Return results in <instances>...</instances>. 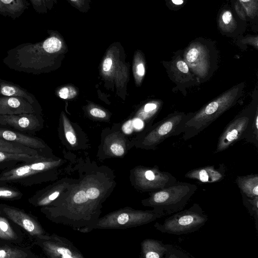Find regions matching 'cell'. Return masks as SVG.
Here are the masks:
<instances>
[{"mask_svg":"<svg viewBox=\"0 0 258 258\" xmlns=\"http://www.w3.org/2000/svg\"><path fill=\"white\" fill-rule=\"evenodd\" d=\"M47 33L48 36L40 42L22 43L9 50L3 63L15 71L32 75L46 71L54 56L66 47L59 32L48 30Z\"/></svg>","mask_w":258,"mask_h":258,"instance_id":"obj_1","label":"cell"},{"mask_svg":"<svg viewBox=\"0 0 258 258\" xmlns=\"http://www.w3.org/2000/svg\"><path fill=\"white\" fill-rule=\"evenodd\" d=\"M197 189L196 184L177 181L169 187L156 191L148 203L163 217L170 215L184 209Z\"/></svg>","mask_w":258,"mask_h":258,"instance_id":"obj_2","label":"cell"},{"mask_svg":"<svg viewBox=\"0 0 258 258\" xmlns=\"http://www.w3.org/2000/svg\"><path fill=\"white\" fill-rule=\"evenodd\" d=\"M243 83L233 86L199 110L185 122V126L202 130L234 106L242 95ZM195 130V131H196Z\"/></svg>","mask_w":258,"mask_h":258,"instance_id":"obj_3","label":"cell"},{"mask_svg":"<svg viewBox=\"0 0 258 258\" xmlns=\"http://www.w3.org/2000/svg\"><path fill=\"white\" fill-rule=\"evenodd\" d=\"M170 215L163 223H156L155 226L157 230L173 235L187 234L198 231L208 220L207 215L197 203Z\"/></svg>","mask_w":258,"mask_h":258,"instance_id":"obj_4","label":"cell"},{"mask_svg":"<svg viewBox=\"0 0 258 258\" xmlns=\"http://www.w3.org/2000/svg\"><path fill=\"white\" fill-rule=\"evenodd\" d=\"M41 119L38 113L2 115H0V127L32 135L41 129Z\"/></svg>","mask_w":258,"mask_h":258,"instance_id":"obj_5","label":"cell"},{"mask_svg":"<svg viewBox=\"0 0 258 258\" xmlns=\"http://www.w3.org/2000/svg\"><path fill=\"white\" fill-rule=\"evenodd\" d=\"M250 120L249 116L244 115L232 120L219 138L215 152L227 149L239 139L247 128Z\"/></svg>","mask_w":258,"mask_h":258,"instance_id":"obj_6","label":"cell"},{"mask_svg":"<svg viewBox=\"0 0 258 258\" xmlns=\"http://www.w3.org/2000/svg\"><path fill=\"white\" fill-rule=\"evenodd\" d=\"M38 107L18 97L0 96V115L21 113H38Z\"/></svg>","mask_w":258,"mask_h":258,"instance_id":"obj_7","label":"cell"},{"mask_svg":"<svg viewBox=\"0 0 258 258\" xmlns=\"http://www.w3.org/2000/svg\"><path fill=\"white\" fill-rule=\"evenodd\" d=\"M187 115L181 113L173 115L165 119L150 135V140L153 144L159 143L182 127Z\"/></svg>","mask_w":258,"mask_h":258,"instance_id":"obj_8","label":"cell"},{"mask_svg":"<svg viewBox=\"0 0 258 258\" xmlns=\"http://www.w3.org/2000/svg\"><path fill=\"white\" fill-rule=\"evenodd\" d=\"M2 208L10 219L22 227L30 235L40 236L42 234V231L40 225L27 214L10 207L2 206Z\"/></svg>","mask_w":258,"mask_h":258,"instance_id":"obj_9","label":"cell"},{"mask_svg":"<svg viewBox=\"0 0 258 258\" xmlns=\"http://www.w3.org/2000/svg\"><path fill=\"white\" fill-rule=\"evenodd\" d=\"M51 166L48 162L40 160L31 162L17 168L3 173L0 175V182H9L23 178L41 172Z\"/></svg>","mask_w":258,"mask_h":258,"instance_id":"obj_10","label":"cell"},{"mask_svg":"<svg viewBox=\"0 0 258 258\" xmlns=\"http://www.w3.org/2000/svg\"><path fill=\"white\" fill-rule=\"evenodd\" d=\"M184 58L191 72L199 79H205L210 75L212 64L206 57L201 55L200 50L198 48L192 47L189 49Z\"/></svg>","mask_w":258,"mask_h":258,"instance_id":"obj_11","label":"cell"},{"mask_svg":"<svg viewBox=\"0 0 258 258\" xmlns=\"http://www.w3.org/2000/svg\"><path fill=\"white\" fill-rule=\"evenodd\" d=\"M225 175V168L222 164L219 165V168L208 165L191 169L185 174V177L203 183H215L222 180Z\"/></svg>","mask_w":258,"mask_h":258,"instance_id":"obj_12","label":"cell"},{"mask_svg":"<svg viewBox=\"0 0 258 258\" xmlns=\"http://www.w3.org/2000/svg\"><path fill=\"white\" fill-rule=\"evenodd\" d=\"M0 139L35 150L44 147L43 143L38 138L3 127H0Z\"/></svg>","mask_w":258,"mask_h":258,"instance_id":"obj_13","label":"cell"},{"mask_svg":"<svg viewBox=\"0 0 258 258\" xmlns=\"http://www.w3.org/2000/svg\"><path fill=\"white\" fill-rule=\"evenodd\" d=\"M0 96L20 97L37 107L38 105L34 95L27 90L17 84L2 79H0Z\"/></svg>","mask_w":258,"mask_h":258,"instance_id":"obj_14","label":"cell"},{"mask_svg":"<svg viewBox=\"0 0 258 258\" xmlns=\"http://www.w3.org/2000/svg\"><path fill=\"white\" fill-rule=\"evenodd\" d=\"M30 5L27 0H0V15L15 20L28 9Z\"/></svg>","mask_w":258,"mask_h":258,"instance_id":"obj_15","label":"cell"},{"mask_svg":"<svg viewBox=\"0 0 258 258\" xmlns=\"http://www.w3.org/2000/svg\"><path fill=\"white\" fill-rule=\"evenodd\" d=\"M236 183L241 193L249 198L258 197V174L238 176Z\"/></svg>","mask_w":258,"mask_h":258,"instance_id":"obj_16","label":"cell"},{"mask_svg":"<svg viewBox=\"0 0 258 258\" xmlns=\"http://www.w3.org/2000/svg\"><path fill=\"white\" fill-rule=\"evenodd\" d=\"M0 151L10 153H26L37 155L36 150L30 148L23 145L11 142L0 139Z\"/></svg>","mask_w":258,"mask_h":258,"instance_id":"obj_17","label":"cell"},{"mask_svg":"<svg viewBox=\"0 0 258 258\" xmlns=\"http://www.w3.org/2000/svg\"><path fill=\"white\" fill-rule=\"evenodd\" d=\"M146 258H160L164 257L166 252V245L157 240H148L145 245Z\"/></svg>","mask_w":258,"mask_h":258,"instance_id":"obj_18","label":"cell"},{"mask_svg":"<svg viewBox=\"0 0 258 258\" xmlns=\"http://www.w3.org/2000/svg\"><path fill=\"white\" fill-rule=\"evenodd\" d=\"M42 157L39 155H33L26 153H10L0 151V162L9 161H19L33 162L41 160Z\"/></svg>","mask_w":258,"mask_h":258,"instance_id":"obj_19","label":"cell"},{"mask_svg":"<svg viewBox=\"0 0 258 258\" xmlns=\"http://www.w3.org/2000/svg\"><path fill=\"white\" fill-rule=\"evenodd\" d=\"M242 202L248 210L250 215L254 217L256 225H257L258 217V197L253 199L249 198L241 193Z\"/></svg>","mask_w":258,"mask_h":258,"instance_id":"obj_20","label":"cell"},{"mask_svg":"<svg viewBox=\"0 0 258 258\" xmlns=\"http://www.w3.org/2000/svg\"><path fill=\"white\" fill-rule=\"evenodd\" d=\"M28 254L21 249L10 247H0V258H25Z\"/></svg>","mask_w":258,"mask_h":258,"instance_id":"obj_21","label":"cell"},{"mask_svg":"<svg viewBox=\"0 0 258 258\" xmlns=\"http://www.w3.org/2000/svg\"><path fill=\"white\" fill-rule=\"evenodd\" d=\"M170 67H171V70L174 71L175 75H179L177 77L178 79H180V77L186 78V77L191 76V72L190 71L188 65L183 60L179 59L175 62L174 64H171Z\"/></svg>","mask_w":258,"mask_h":258,"instance_id":"obj_22","label":"cell"},{"mask_svg":"<svg viewBox=\"0 0 258 258\" xmlns=\"http://www.w3.org/2000/svg\"><path fill=\"white\" fill-rule=\"evenodd\" d=\"M74 8L80 12L87 13L91 9V0H67Z\"/></svg>","mask_w":258,"mask_h":258,"instance_id":"obj_23","label":"cell"},{"mask_svg":"<svg viewBox=\"0 0 258 258\" xmlns=\"http://www.w3.org/2000/svg\"><path fill=\"white\" fill-rule=\"evenodd\" d=\"M63 121L66 137L70 144L74 145L76 142L74 131L69 121L64 115H63Z\"/></svg>","mask_w":258,"mask_h":258,"instance_id":"obj_24","label":"cell"},{"mask_svg":"<svg viewBox=\"0 0 258 258\" xmlns=\"http://www.w3.org/2000/svg\"><path fill=\"white\" fill-rule=\"evenodd\" d=\"M0 229L10 238V239L17 238V236L8 221L1 216H0Z\"/></svg>","mask_w":258,"mask_h":258,"instance_id":"obj_25","label":"cell"},{"mask_svg":"<svg viewBox=\"0 0 258 258\" xmlns=\"http://www.w3.org/2000/svg\"><path fill=\"white\" fill-rule=\"evenodd\" d=\"M36 12L39 14H45L47 12V8L44 0H29Z\"/></svg>","mask_w":258,"mask_h":258,"instance_id":"obj_26","label":"cell"},{"mask_svg":"<svg viewBox=\"0 0 258 258\" xmlns=\"http://www.w3.org/2000/svg\"><path fill=\"white\" fill-rule=\"evenodd\" d=\"M20 194L13 189L0 187V198L13 199L20 196Z\"/></svg>","mask_w":258,"mask_h":258,"instance_id":"obj_27","label":"cell"},{"mask_svg":"<svg viewBox=\"0 0 258 258\" xmlns=\"http://www.w3.org/2000/svg\"><path fill=\"white\" fill-rule=\"evenodd\" d=\"M58 94L60 98L66 99L69 98L73 97L75 96L76 92L75 90L72 89L71 88L64 87L59 90Z\"/></svg>","mask_w":258,"mask_h":258,"instance_id":"obj_28","label":"cell"},{"mask_svg":"<svg viewBox=\"0 0 258 258\" xmlns=\"http://www.w3.org/2000/svg\"><path fill=\"white\" fill-rule=\"evenodd\" d=\"M88 198L84 190H80L77 192L74 197V201L77 204H81L87 202Z\"/></svg>","mask_w":258,"mask_h":258,"instance_id":"obj_29","label":"cell"},{"mask_svg":"<svg viewBox=\"0 0 258 258\" xmlns=\"http://www.w3.org/2000/svg\"><path fill=\"white\" fill-rule=\"evenodd\" d=\"M110 149L113 154L117 156H121L124 153L123 147L120 144L117 143L112 144L110 146Z\"/></svg>","mask_w":258,"mask_h":258,"instance_id":"obj_30","label":"cell"},{"mask_svg":"<svg viewBox=\"0 0 258 258\" xmlns=\"http://www.w3.org/2000/svg\"><path fill=\"white\" fill-rule=\"evenodd\" d=\"M136 74L140 78H142L145 74V69L143 62L140 59L136 66Z\"/></svg>","mask_w":258,"mask_h":258,"instance_id":"obj_31","label":"cell"},{"mask_svg":"<svg viewBox=\"0 0 258 258\" xmlns=\"http://www.w3.org/2000/svg\"><path fill=\"white\" fill-rule=\"evenodd\" d=\"M86 193L88 199H95L99 196L100 192L97 188L91 187L88 189Z\"/></svg>","mask_w":258,"mask_h":258,"instance_id":"obj_32","label":"cell"},{"mask_svg":"<svg viewBox=\"0 0 258 258\" xmlns=\"http://www.w3.org/2000/svg\"><path fill=\"white\" fill-rule=\"evenodd\" d=\"M90 114L95 117L104 118L106 116V113L102 110L97 108H93L90 111Z\"/></svg>","mask_w":258,"mask_h":258,"instance_id":"obj_33","label":"cell"},{"mask_svg":"<svg viewBox=\"0 0 258 258\" xmlns=\"http://www.w3.org/2000/svg\"><path fill=\"white\" fill-rule=\"evenodd\" d=\"M133 127L132 120H129L122 125V130L125 134H130L133 132Z\"/></svg>","mask_w":258,"mask_h":258,"instance_id":"obj_34","label":"cell"},{"mask_svg":"<svg viewBox=\"0 0 258 258\" xmlns=\"http://www.w3.org/2000/svg\"><path fill=\"white\" fill-rule=\"evenodd\" d=\"M112 64V59L110 57H106L103 63V70L104 72H108L111 69Z\"/></svg>","mask_w":258,"mask_h":258,"instance_id":"obj_35","label":"cell"},{"mask_svg":"<svg viewBox=\"0 0 258 258\" xmlns=\"http://www.w3.org/2000/svg\"><path fill=\"white\" fill-rule=\"evenodd\" d=\"M129 220V216L126 213H122L117 218V222L119 224L123 225L127 223Z\"/></svg>","mask_w":258,"mask_h":258,"instance_id":"obj_36","label":"cell"},{"mask_svg":"<svg viewBox=\"0 0 258 258\" xmlns=\"http://www.w3.org/2000/svg\"><path fill=\"white\" fill-rule=\"evenodd\" d=\"M133 125L137 130H141L144 126L143 121L139 118H135L132 120Z\"/></svg>","mask_w":258,"mask_h":258,"instance_id":"obj_37","label":"cell"},{"mask_svg":"<svg viewBox=\"0 0 258 258\" xmlns=\"http://www.w3.org/2000/svg\"><path fill=\"white\" fill-rule=\"evenodd\" d=\"M222 19L225 24H228L232 19L231 13L229 11L224 12L222 16Z\"/></svg>","mask_w":258,"mask_h":258,"instance_id":"obj_38","label":"cell"},{"mask_svg":"<svg viewBox=\"0 0 258 258\" xmlns=\"http://www.w3.org/2000/svg\"><path fill=\"white\" fill-rule=\"evenodd\" d=\"M157 108V105L155 103H150L146 104L144 107V111L146 112L153 111Z\"/></svg>","mask_w":258,"mask_h":258,"instance_id":"obj_39","label":"cell"},{"mask_svg":"<svg viewBox=\"0 0 258 258\" xmlns=\"http://www.w3.org/2000/svg\"><path fill=\"white\" fill-rule=\"evenodd\" d=\"M45 4L48 10H51L55 4H57V0H44Z\"/></svg>","mask_w":258,"mask_h":258,"instance_id":"obj_40","label":"cell"},{"mask_svg":"<svg viewBox=\"0 0 258 258\" xmlns=\"http://www.w3.org/2000/svg\"><path fill=\"white\" fill-rule=\"evenodd\" d=\"M0 238L5 239H10V238L0 229Z\"/></svg>","mask_w":258,"mask_h":258,"instance_id":"obj_41","label":"cell"},{"mask_svg":"<svg viewBox=\"0 0 258 258\" xmlns=\"http://www.w3.org/2000/svg\"><path fill=\"white\" fill-rule=\"evenodd\" d=\"M172 1L176 5H180L183 3V0H172Z\"/></svg>","mask_w":258,"mask_h":258,"instance_id":"obj_42","label":"cell"},{"mask_svg":"<svg viewBox=\"0 0 258 258\" xmlns=\"http://www.w3.org/2000/svg\"><path fill=\"white\" fill-rule=\"evenodd\" d=\"M249 1H250V0H241V1L243 2H248Z\"/></svg>","mask_w":258,"mask_h":258,"instance_id":"obj_43","label":"cell"}]
</instances>
